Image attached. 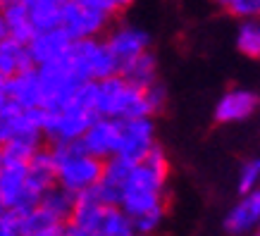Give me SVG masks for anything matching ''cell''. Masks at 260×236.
<instances>
[{
	"mask_svg": "<svg viewBox=\"0 0 260 236\" xmlns=\"http://www.w3.org/2000/svg\"><path fill=\"white\" fill-rule=\"evenodd\" d=\"M167 172H170V165H167L165 153L158 146H153L146 157H141L139 162H132L117 205L132 220L155 213V210H165Z\"/></svg>",
	"mask_w": 260,
	"mask_h": 236,
	"instance_id": "obj_1",
	"label": "cell"
},
{
	"mask_svg": "<svg viewBox=\"0 0 260 236\" xmlns=\"http://www.w3.org/2000/svg\"><path fill=\"white\" fill-rule=\"evenodd\" d=\"M86 100L95 117L134 119L153 115L146 88L132 86L119 74L101 81H86Z\"/></svg>",
	"mask_w": 260,
	"mask_h": 236,
	"instance_id": "obj_2",
	"label": "cell"
},
{
	"mask_svg": "<svg viewBox=\"0 0 260 236\" xmlns=\"http://www.w3.org/2000/svg\"><path fill=\"white\" fill-rule=\"evenodd\" d=\"M53 162H55V184L79 196L84 191L93 189L103 174V160L91 155L79 143H62L53 146Z\"/></svg>",
	"mask_w": 260,
	"mask_h": 236,
	"instance_id": "obj_3",
	"label": "cell"
},
{
	"mask_svg": "<svg viewBox=\"0 0 260 236\" xmlns=\"http://www.w3.org/2000/svg\"><path fill=\"white\" fill-rule=\"evenodd\" d=\"M84 86H86V81L79 86L72 103L62 105V108H55V110H43L41 131H43V139H48L53 146L77 143L81 139V134L86 131V126L91 124V119L95 117L86 103Z\"/></svg>",
	"mask_w": 260,
	"mask_h": 236,
	"instance_id": "obj_4",
	"label": "cell"
},
{
	"mask_svg": "<svg viewBox=\"0 0 260 236\" xmlns=\"http://www.w3.org/2000/svg\"><path fill=\"white\" fill-rule=\"evenodd\" d=\"M64 60L81 81H101V79H108L119 72L108 43L98 41V36L95 39L72 41L70 53H67Z\"/></svg>",
	"mask_w": 260,
	"mask_h": 236,
	"instance_id": "obj_5",
	"label": "cell"
},
{
	"mask_svg": "<svg viewBox=\"0 0 260 236\" xmlns=\"http://www.w3.org/2000/svg\"><path fill=\"white\" fill-rule=\"evenodd\" d=\"M112 10L103 0H67L60 17V29L72 41L95 39L105 31Z\"/></svg>",
	"mask_w": 260,
	"mask_h": 236,
	"instance_id": "obj_6",
	"label": "cell"
},
{
	"mask_svg": "<svg viewBox=\"0 0 260 236\" xmlns=\"http://www.w3.org/2000/svg\"><path fill=\"white\" fill-rule=\"evenodd\" d=\"M0 203L8 213H24L39 203L26 181V162L0 157Z\"/></svg>",
	"mask_w": 260,
	"mask_h": 236,
	"instance_id": "obj_7",
	"label": "cell"
},
{
	"mask_svg": "<svg viewBox=\"0 0 260 236\" xmlns=\"http://www.w3.org/2000/svg\"><path fill=\"white\" fill-rule=\"evenodd\" d=\"M36 70H39L41 93H43V108L41 110H55V108H62L67 103H72L77 91H79V86L84 84L70 70L67 60L43 64V67H36Z\"/></svg>",
	"mask_w": 260,
	"mask_h": 236,
	"instance_id": "obj_8",
	"label": "cell"
},
{
	"mask_svg": "<svg viewBox=\"0 0 260 236\" xmlns=\"http://www.w3.org/2000/svg\"><path fill=\"white\" fill-rule=\"evenodd\" d=\"M155 146V126L150 117L119 119V141L115 155L124 157L129 162H139Z\"/></svg>",
	"mask_w": 260,
	"mask_h": 236,
	"instance_id": "obj_9",
	"label": "cell"
},
{
	"mask_svg": "<svg viewBox=\"0 0 260 236\" xmlns=\"http://www.w3.org/2000/svg\"><path fill=\"white\" fill-rule=\"evenodd\" d=\"M70 46H72V39L60 26L34 31L31 39L26 41V48H29L34 67H43V64H53V62L64 60L67 53H70Z\"/></svg>",
	"mask_w": 260,
	"mask_h": 236,
	"instance_id": "obj_10",
	"label": "cell"
},
{
	"mask_svg": "<svg viewBox=\"0 0 260 236\" xmlns=\"http://www.w3.org/2000/svg\"><path fill=\"white\" fill-rule=\"evenodd\" d=\"M117 141H119V119L93 117L77 143L91 155L108 160V157L117 153Z\"/></svg>",
	"mask_w": 260,
	"mask_h": 236,
	"instance_id": "obj_11",
	"label": "cell"
},
{
	"mask_svg": "<svg viewBox=\"0 0 260 236\" xmlns=\"http://www.w3.org/2000/svg\"><path fill=\"white\" fill-rule=\"evenodd\" d=\"M3 93L22 110H41L43 108V93H41L39 70L31 67V70H24L15 77H10Z\"/></svg>",
	"mask_w": 260,
	"mask_h": 236,
	"instance_id": "obj_12",
	"label": "cell"
},
{
	"mask_svg": "<svg viewBox=\"0 0 260 236\" xmlns=\"http://www.w3.org/2000/svg\"><path fill=\"white\" fill-rule=\"evenodd\" d=\"M260 98L248 88H232L222 95L215 105V119L220 124H237L244 122L258 110Z\"/></svg>",
	"mask_w": 260,
	"mask_h": 236,
	"instance_id": "obj_13",
	"label": "cell"
},
{
	"mask_svg": "<svg viewBox=\"0 0 260 236\" xmlns=\"http://www.w3.org/2000/svg\"><path fill=\"white\" fill-rule=\"evenodd\" d=\"M105 43L110 48L117 67H124L126 62H132L134 57H139L141 53L148 50L150 39H148V33L136 29V26H117L115 31H110Z\"/></svg>",
	"mask_w": 260,
	"mask_h": 236,
	"instance_id": "obj_14",
	"label": "cell"
},
{
	"mask_svg": "<svg viewBox=\"0 0 260 236\" xmlns=\"http://www.w3.org/2000/svg\"><path fill=\"white\" fill-rule=\"evenodd\" d=\"M258 227H260V186L248 191V193H241V200L224 217V229L234 236H244Z\"/></svg>",
	"mask_w": 260,
	"mask_h": 236,
	"instance_id": "obj_15",
	"label": "cell"
},
{
	"mask_svg": "<svg viewBox=\"0 0 260 236\" xmlns=\"http://www.w3.org/2000/svg\"><path fill=\"white\" fill-rule=\"evenodd\" d=\"M129 170H132V162L119 155H112V157H108V162H103V174H101V179H98V184L93 186V191L105 205L119 203L122 186H124Z\"/></svg>",
	"mask_w": 260,
	"mask_h": 236,
	"instance_id": "obj_16",
	"label": "cell"
},
{
	"mask_svg": "<svg viewBox=\"0 0 260 236\" xmlns=\"http://www.w3.org/2000/svg\"><path fill=\"white\" fill-rule=\"evenodd\" d=\"M26 181L34 196L46 193L50 186H55V162H53V153L50 148L41 146L29 160H26Z\"/></svg>",
	"mask_w": 260,
	"mask_h": 236,
	"instance_id": "obj_17",
	"label": "cell"
},
{
	"mask_svg": "<svg viewBox=\"0 0 260 236\" xmlns=\"http://www.w3.org/2000/svg\"><path fill=\"white\" fill-rule=\"evenodd\" d=\"M88 231L93 236H136L132 217L119 205H105Z\"/></svg>",
	"mask_w": 260,
	"mask_h": 236,
	"instance_id": "obj_18",
	"label": "cell"
},
{
	"mask_svg": "<svg viewBox=\"0 0 260 236\" xmlns=\"http://www.w3.org/2000/svg\"><path fill=\"white\" fill-rule=\"evenodd\" d=\"M31 55H29V48L24 41H17L12 36H5L0 41V72L5 77H15L24 70H31Z\"/></svg>",
	"mask_w": 260,
	"mask_h": 236,
	"instance_id": "obj_19",
	"label": "cell"
},
{
	"mask_svg": "<svg viewBox=\"0 0 260 236\" xmlns=\"http://www.w3.org/2000/svg\"><path fill=\"white\" fill-rule=\"evenodd\" d=\"M64 3H67V0H22L34 31H43V29L60 26V17H62Z\"/></svg>",
	"mask_w": 260,
	"mask_h": 236,
	"instance_id": "obj_20",
	"label": "cell"
},
{
	"mask_svg": "<svg viewBox=\"0 0 260 236\" xmlns=\"http://www.w3.org/2000/svg\"><path fill=\"white\" fill-rule=\"evenodd\" d=\"M117 74L122 79H126L132 86L148 88L158 81V62H155V57L146 50V53H141L139 57H134L132 62H126L124 67H119Z\"/></svg>",
	"mask_w": 260,
	"mask_h": 236,
	"instance_id": "obj_21",
	"label": "cell"
},
{
	"mask_svg": "<svg viewBox=\"0 0 260 236\" xmlns=\"http://www.w3.org/2000/svg\"><path fill=\"white\" fill-rule=\"evenodd\" d=\"M41 210H46L57 224H67L72 215V208H74V193L64 191L62 186H50L46 193H41L39 203H36Z\"/></svg>",
	"mask_w": 260,
	"mask_h": 236,
	"instance_id": "obj_22",
	"label": "cell"
},
{
	"mask_svg": "<svg viewBox=\"0 0 260 236\" xmlns=\"http://www.w3.org/2000/svg\"><path fill=\"white\" fill-rule=\"evenodd\" d=\"M0 19L5 24V31L8 36L17 41H26L31 39L34 33V26L29 22V15H26V10H24L22 0L19 3H5V5H0Z\"/></svg>",
	"mask_w": 260,
	"mask_h": 236,
	"instance_id": "obj_23",
	"label": "cell"
},
{
	"mask_svg": "<svg viewBox=\"0 0 260 236\" xmlns=\"http://www.w3.org/2000/svg\"><path fill=\"white\" fill-rule=\"evenodd\" d=\"M237 46L246 57H260V17L244 19L237 33Z\"/></svg>",
	"mask_w": 260,
	"mask_h": 236,
	"instance_id": "obj_24",
	"label": "cell"
},
{
	"mask_svg": "<svg viewBox=\"0 0 260 236\" xmlns=\"http://www.w3.org/2000/svg\"><path fill=\"white\" fill-rule=\"evenodd\" d=\"M258 186H260V157H251L239 170V191L248 193V191L258 189Z\"/></svg>",
	"mask_w": 260,
	"mask_h": 236,
	"instance_id": "obj_25",
	"label": "cell"
},
{
	"mask_svg": "<svg viewBox=\"0 0 260 236\" xmlns=\"http://www.w3.org/2000/svg\"><path fill=\"white\" fill-rule=\"evenodd\" d=\"M227 10L239 19H253L260 17V0H229Z\"/></svg>",
	"mask_w": 260,
	"mask_h": 236,
	"instance_id": "obj_26",
	"label": "cell"
},
{
	"mask_svg": "<svg viewBox=\"0 0 260 236\" xmlns=\"http://www.w3.org/2000/svg\"><path fill=\"white\" fill-rule=\"evenodd\" d=\"M0 236H22L15 224V217H12L8 210L0 215Z\"/></svg>",
	"mask_w": 260,
	"mask_h": 236,
	"instance_id": "obj_27",
	"label": "cell"
},
{
	"mask_svg": "<svg viewBox=\"0 0 260 236\" xmlns=\"http://www.w3.org/2000/svg\"><path fill=\"white\" fill-rule=\"evenodd\" d=\"M62 236H93L91 231H86V229H79V227H74V224H64L62 227Z\"/></svg>",
	"mask_w": 260,
	"mask_h": 236,
	"instance_id": "obj_28",
	"label": "cell"
},
{
	"mask_svg": "<svg viewBox=\"0 0 260 236\" xmlns=\"http://www.w3.org/2000/svg\"><path fill=\"white\" fill-rule=\"evenodd\" d=\"M103 3H105V5H108V8H110L112 12H119V10L129 8V5H132L134 0H103Z\"/></svg>",
	"mask_w": 260,
	"mask_h": 236,
	"instance_id": "obj_29",
	"label": "cell"
},
{
	"mask_svg": "<svg viewBox=\"0 0 260 236\" xmlns=\"http://www.w3.org/2000/svg\"><path fill=\"white\" fill-rule=\"evenodd\" d=\"M31 236H62V227L46 229V231H39V234H31Z\"/></svg>",
	"mask_w": 260,
	"mask_h": 236,
	"instance_id": "obj_30",
	"label": "cell"
},
{
	"mask_svg": "<svg viewBox=\"0 0 260 236\" xmlns=\"http://www.w3.org/2000/svg\"><path fill=\"white\" fill-rule=\"evenodd\" d=\"M5 84H8V77H5V74H3V72H0V93H3V91H5Z\"/></svg>",
	"mask_w": 260,
	"mask_h": 236,
	"instance_id": "obj_31",
	"label": "cell"
},
{
	"mask_svg": "<svg viewBox=\"0 0 260 236\" xmlns=\"http://www.w3.org/2000/svg\"><path fill=\"white\" fill-rule=\"evenodd\" d=\"M8 36V31H5V24H3V19H0V41Z\"/></svg>",
	"mask_w": 260,
	"mask_h": 236,
	"instance_id": "obj_32",
	"label": "cell"
},
{
	"mask_svg": "<svg viewBox=\"0 0 260 236\" xmlns=\"http://www.w3.org/2000/svg\"><path fill=\"white\" fill-rule=\"evenodd\" d=\"M5 3H19V0H0V5H5Z\"/></svg>",
	"mask_w": 260,
	"mask_h": 236,
	"instance_id": "obj_33",
	"label": "cell"
},
{
	"mask_svg": "<svg viewBox=\"0 0 260 236\" xmlns=\"http://www.w3.org/2000/svg\"><path fill=\"white\" fill-rule=\"evenodd\" d=\"M215 3H220V5H224V8H227V3H229V0H215Z\"/></svg>",
	"mask_w": 260,
	"mask_h": 236,
	"instance_id": "obj_34",
	"label": "cell"
},
{
	"mask_svg": "<svg viewBox=\"0 0 260 236\" xmlns=\"http://www.w3.org/2000/svg\"><path fill=\"white\" fill-rule=\"evenodd\" d=\"M253 236H260V229H258V231H255V234H253Z\"/></svg>",
	"mask_w": 260,
	"mask_h": 236,
	"instance_id": "obj_35",
	"label": "cell"
},
{
	"mask_svg": "<svg viewBox=\"0 0 260 236\" xmlns=\"http://www.w3.org/2000/svg\"><path fill=\"white\" fill-rule=\"evenodd\" d=\"M136 236H146V234H136Z\"/></svg>",
	"mask_w": 260,
	"mask_h": 236,
	"instance_id": "obj_36",
	"label": "cell"
},
{
	"mask_svg": "<svg viewBox=\"0 0 260 236\" xmlns=\"http://www.w3.org/2000/svg\"><path fill=\"white\" fill-rule=\"evenodd\" d=\"M258 229H260V227H258Z\"/></svg>",
	"mask_w": 260,
	"mask_h": 236,
	"instance_id": "obj_37",
	"label": "cell"
}]
</instances>
